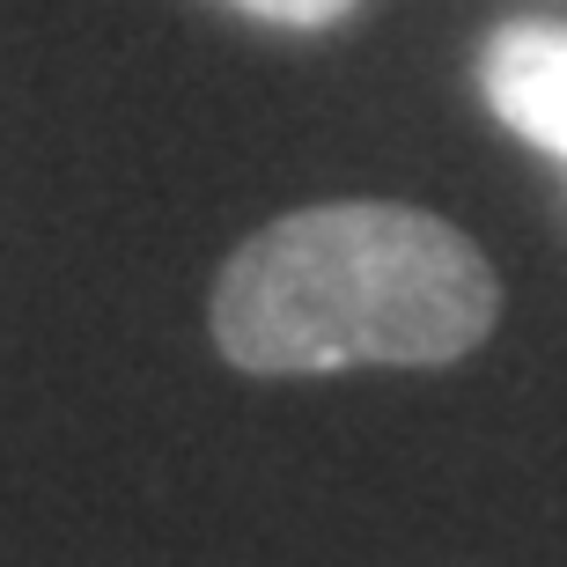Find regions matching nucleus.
Listing matches in <instances>:
<instances>
[{"label": "nucleus", "mask_w": 567, "mask_h": 567, "mask_svg": "<svg viewBox=\"0 0 567 567\" xmlns=\"http://www.w3.org/2000/svg\"><path fill=\"white\" fill-rule=\"evenodd\" d=\"M236 8L258 22H280V30H332L339 16H354L361 0H236Z\"/></svg>", "instance_id": "3"}, {"label": "nucleus", "mask_w": 567, "mask_h": 567, "mask_svg": "<svg viewBox=\"0 0 567 567\" xmlns=\"http://www.w3.org/2000/svg\"><path fill=\"white\" fill-rule=\"evenodd\" d=\"M502 317V280L442 214L332 199L258 229L214 280V347L244 377L435 369Z\"/></svg>", "instance_id": "1"}, {"label": "nucleus", "mask_w": 567, "mask_h": 567, "mask_svg": "<svg viewBox=\"0 0 567 567\" xmlns=\"http://www.w3.org/2000/svg\"><path fill=\"white\" fill-rule=\"evenodd\" d=\"M480 89L508 133L567 163V22H508L480 60Z\"/></svg>", "instance_id": "2"}]
</instances>
